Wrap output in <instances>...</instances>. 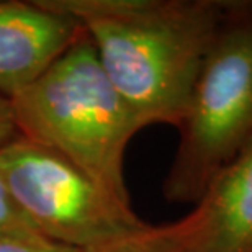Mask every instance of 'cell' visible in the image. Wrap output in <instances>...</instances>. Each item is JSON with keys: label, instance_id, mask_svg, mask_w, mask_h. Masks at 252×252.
I'll return each instance as SVG.
<instances>
[{"label": "cell", "instance_id": "6da1fadb", "mask_svg": "<svg viewBox=\"0 0 252 252\" xmlns=\"http://www.w3.org/2000/svg\"><path fill=\"white\" fill-rule=\"evenodd\" d=\"M82 25L139 122L179 128L228 0H51Z\"/></svg>", "mask_w": 252, "mask_h": 252}, {"label": "cell", "instance_id": "7a4b0ae2", "mask_svg": "<svg viewBox=\"0 0 252 252\" xmlns=\"http://www.w3.org/2000/svg\"><path fill=\"white\" fill-rule=\"evenodd\" d=\"M20 136L63 156L120 198L129 200L123 162L144 125L100 64L89 34L12 97Z\"/></svg>", "mask_w": 252, "mask_h": 252}, {"label": "cell", "instance_id": "3957f363", "mask_svg": "<svg viewBox=\"0 0 252 252\" xmlns=\"http://www.w3.org/2000/svg\"><path fill=\"white\" fill-rule=\"evenodd\" d=\"M177 129L162 191L170 203L195 205L252 141V2L228 0Z\"/></svg>", "mask_w": 252, "mask_h": 252}, {"label": "cell", "instance_id": "277c9868", "mask_svg": "<svg viewBox=\"0 0 252 252\" xmlns=\"http://www.w3.org/2000/svg\"><path fill=\"white\" fill-rule=\"evenodd\" d=\"M0 175L34 228L56 243L89 251L148 226L131 200L23 136L0 149Z\"/></svg>", "mask_w": 252, "mask_h": 252}, {"label": "cell", "instance_id": "5b68a950", "mask_svg": "<svg viewBox=\"0 0 252 252\" xmlns=\"http://www.w3.org/2000/svg\"><path fill=\"white\" fill-rule=\"evenodd\" d=\"M84 28L51 0H0V94L12 98L46 72Z\"/></svg>", "mask_w": 252, "mask_h": 252}, {"label": "cell", "instance_id": "8992f818", "mask_svg": "<svg viewBox=\"0 0 252 252\" xmlns=\"http://www.w3.org/2000/svg\"><path fill=\"white\" fill-rule=\"evenodd\" d=\"M180 223L191 252H252V141Z\"/></svg>", "mask_w": 252, "mask_h": 252}, {"label": "cell", "instance_id": "52a82bcc", "mask_svg": "<svg viewBox=\"0 0 252 252\" xmlns=\"http://www.w3.org/2000/svg\"><path fill=\"white\" fill-rule=\"evenodd\" d=\"M84 252H191L182 223L151 226Z\"/></svg>", "mask_w": 252, "mask_h": 252}, {"label": "cell", "instance_id": "ba28073f", "mask_svg": "<svg viewBox=\"0 0 252 252\" xmlns=\"http://www.w3.org/2000/svg\"><path fill=\"white\" fill-rule=\"evenodd\" d=\"M43 236L34 228L28 216L10 193L3 177L0 175V238L3 236Z\"/></svg>", "mask_w": 252, "mask_h": 252}, {"label": "cell", "instance_id": "9c48e42d", "mask_svg": "<svg viewBox=\"0 0 252 252\" xmlns=\"http://www.w3.org/2000/svg\"><path fill=\"white\" fill-rule=\"evenodd\" d=\"M0 252H84L82 249L51 241L44 236H3Z\"/></svg>", "mask_w": 252, "mask_h": 252}, {"label": "cell", "instance_id": "30bf717a", "mask_svg": "<svg viewBox=\"0 0 252 252\" xmlns=\"http://www.w3.org/2000/svg\"><path fill=\"white\" fill-rule=\"evenodd\" d=\"M20 138L12 98L0 94V149Z\"/></svg>", "mask_w": 252, "mask_h": 252}]
</instances>
